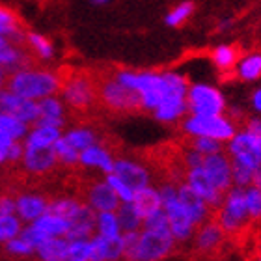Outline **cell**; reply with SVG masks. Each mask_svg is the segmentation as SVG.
Masks as SVG:
<instances>
[{"label": "cell", "instance_id": "cell-1", "mask_svg": "<svg viewBox=\"0 0 261 261\" xmlns=\"http://www.w3.org/2000/svg\"><path fill=\"white\" fill-rule=\"evenodd\" d=\"M62 81H64V76L55 69L24 65V67L8 75L6 86L22 97L41 101L43 97L60 93Z\"/></svg>", "mask_w": 261, "mask_h": 261}, {"label": "cell", "instance_id": "cell-2", "mask_svg": "<svg viewBox=\"0 0 261 261\" xmlns=\"http://www.w3.org/2000/svg\"><path fill=\"white\" fill-rule=\"evenodd\" d=\"M159 189H161V194H163V209L166 211V217H168L170 231L175 237L177 245L191 243L198 226L192 222L187 207L181 201L179 192H177V183L168 181V183H163Z\"/></svg>", "mask_w": 261, "mask_h": 261}, {"label": "cell", "instance_id": "cell-3", "mask_svg": "<svg viewBox=\"0 0 261 261\" xmlns=\"http://www.w3.org/2000/svg\"><path fill=\"white\" fill-rule=\"evenodd\" d=\"M215 220L220 224V228L224 229L226 235L241 233L252 222L250 215H248V207H246L245 189L243 187L233 185L224 194V200L218 205Z\"/></svg>", "mask_w": 261, "mask_h": 261}, {"label": "cell", "instance_id": "cell-4", "mask_svg": "<svg viewBox=\"0 0 261 261\" xmlns=\"http://www.w3.org/2000/svg\"><path fill=\"white\" fill-rule=\"evenodd\" d=\"M60 97L69 110L86 112L97 103L99 84H95V81L86 73H71L62 81Z\"/></svg>", "mask_w": 261, "mask_h": 261}, {"label": "cell", "instance_id": "cell-5", "mask_svg": "<svg viewBox=\"0 0 261 261\" xmlns=\"http://www.w3.org/2000/svg\"><path fill=\"white\" fill-rule=\"evenodd\" d=\"M181 130L189 138L192 136H211L220 142H226L235 135L237 125L231 116L226 114H215V116H196L187 114L181 120Z\"/></svg>", "mask_w": 261, "mask_h": 261}, {"label": "cell", "instance_id": "cell-6", "mask_svg": "<svg viewBox=\"0 0 261 261\" xmlns=\"http://www.w3.org/2000/svg\"><path fill=\"white\" fill-rule=\"evenodd\" d=\"M189 114L196 116H215L226 114L228 101L217 86L209 82H192L187 92Z\"/></svg>", "mask_w": 261, "mask_h": 261}, {"label": "cell", "instance_id": "cell-7", "mask_svg": "<svg viewBox=\"0 0 261 261\" xmlns=\"http://www.w3.org/2000/svg\"><path fill=\"white\" fill-rule=\"evenodd\" d=\"M177 248V241L170 229H140V239L133 261H161Z\"/></svg>", "mask_w": 261, "mask_h": 261}, {"label": "cell", "instance_id": "cell-8", "mask_svg": "<svg viewBox=\"0 0 261 261\" xmlns=\"http://www.w3.org/2000/svg\"><path fill=\"white\" fill-rule=\"evenodd\" d=\"M99 101L116 114H130L140 110V95L123 86L114 76L99 82Z\"/></svg>", "mask_w": 261, "mask_h": 261}, {"label": "cell", "instance_id": "cell-9", "mask_svg": "<svg viewBox=\"0 0 261 261\" xmlns=\"http://www.w3.org/2000/svg\"><path fill=\"white\" fill-rule=\"evenodd\" d=\"M226 153L231 163L243 164L252 170L261 166V140L245 127L235 130V135L226 142Z\"/></svg>", "mask_w": 261, "mask_h": 261}, {"label": "cell", "instance_id": "cell-10", "mask_svg": "<svg viewBox=\"0 0 261 261\" xmlns=\"http://www.w3.org/2000/svg\"><path fill=\"white\" fill-rule=\"evenodd\" d=\"M0 110L6 114L19 118L21 121L34 125L36 120L39 118V103L34 99L22 97L19 93H15L13 90H10L8 86H4L0 90Z\"/></svg>", "mask_w": 261, "mask_h": 261}, {"label": "cell", "instance_id": "cell-11", "mask_svg": "<svg viewBox=\"0 0 261 261\" xmlns=\"http://www.w3.org/2000/svg\"><path fill=\"white\" fill-rule=\"evenodd\" d=\"M183 181L191 187L196 194L201 196V198H203V200H205L207 203L215 209V211H217L218 205L222 203L224 194H226V192H222L217 185H215V183H213L211 177L205 174L203 166H198V168H187L185 175H183Z\"/></svg>", "mask_w": 261, "mask_h": 261}, {"label": "cell", "instance_id": "cell-12", "mask_svg": "<svg viewBox=\"0 0 261 261\" xmlns=\"http://www.w3.org/2000/svg\"><path fill=\"white\" fill-rule=\"evenodd\" d=\"M22 170L30 175H47L58 166V157L53 147H34L24 146L22 155Z\"/></svg>", "mask_w": 261, "mask_h": 261}, {"label": "cell", "instance_id": "cell-13", "mask_svg": "<svg viewBox=\"0 0 261 261\" xmlns=\"http://www.w3.org/2000/svg\"><path fill=\"white\" fill-rule=\"evenodd\" d=\"M203 170L205 174L211 177V181L220 189L222 192H228L233 187V174H231V159L224 151L205 155L203 159Z\"/></svg>", "mask_w": 261, "mask_h": 261}, {"label": "cell", "instance_id": "cell-14", "mask_svg": "<svg viewBox=\"0 0 261 261\" xmlns=\"http://www.w3.org/2000/svg\"><path fill=\"white\" fill-rule=\"evenodd\" d=\"M112 172L120 175L121 179L125 181L133 191H138L142 187L151 185V181H153V175L146 164L138 163L136 159H130V157L116 159L114 170H112Z\"/></svg>", "mask_w": 261, "mask_h": 261}, {"label": "cell", "instance_id": "cell-15", "mask_svg": "<svg viewBox=\"0 0 261 261\" xmlns=\"http://www.w3.org/2000/svg\"><path fill=\"white\" fill-rule=\"evenodd\" d=\"M224 229L220 228V224L217 220H205L203 224H200L198 228H196V233L192 237V246H194V250L198 254H213V252H217L224 243Z\"/></svg>", "mask_w": 261, "mask_h": 261}, {"label": "cell", "instance_id": "cell-16", "mask_svg": "<svg viewBox=\"0 0 261 261\" xmlns=\"http://www.w3.org/2000/svg\"><path fill=\"white\" fill-rule=\"evenodd\" d=\"M88 205L92 207L93 211H116L118 205L121 203L120 196L116 194L114 189L109 185V181L105 179H97L90 183L86 191V198H84Z\"/></svg>", "mask_w": 261, "mask_h": 261}, {"label": "cell", "instance_id": "cell-17", "mask_svg": "<svg viewBox=\"0 0 261 261\" xmlns=\"http://www.w3.org/2000/svg\"><path fill=\"white\" fill-rule=\"evenodd\" d=\"M114 163L116 157L112 155V151L99 142L88 146L86 149H82L81 155H79V166L81 168L95 170V172H101L103 175L110 174L114 170Z\"/></svg>", "mask_w": 261, "mask_h": 261}, {"label": "cell", "instance_id": "cell-18", "mask_svg": "<svg viewBox=\"0 0 261 261\" xmlns=\"http://www.w3.org/2000/svg\"><path fill=\"white\" fill-rule=\"evenodd\" d=\"M49 201L50 200H47V196L41 194V192H32V191L21 192L15 198V203H17L15 215L24 224H32L43 213L49 211Z\"/></svg>", "mask_w": 261, "mask_h": 261}, {"label": "cell", "instance_id": "cell-19", "mask_svg": "<svg viewBox=\"0 0 261 261\" xmlns=\"http://www.w3.org/2000/svg\"><path fill=\"white\" fill-rule=\"evenodd\" d=\"M39 103V118L36 120V125H50L64 129L67 123V105L60 97V93L43 97Z\"/></svg>", "mask_w": 261, "mask_h": 261}, {"label": "cell", "instance_id": "cell-20", "mask_svg": "<svg viewBox=\"0 0 261 261\" xmlns=\"http://www.w3.org/2000/svg\"><path fill=\"white\" fill-rule=\"evenodd\" d=\"M0 65L8 71V75L24 67V65H30L28 47L17 43L8 36H0Z\"/></svg>", "mask_w": 261, "mask_h": 261}, {"label": "cell", "instance_id": "cell-21", "mask_svg": "<svg viewBox=\"0 0 261 261\" xmlns=\"http://www.w3.org/2000/svg\"><path fill=\"white\" fill-rule=\"evenodd\" d=\"M177 192H179L181 201H183V205L187 207V211H189V215H191V218H192V222H194L196 226H200V224H203L205 220H209V218H211L213 207L209 205V203H207L201 196L196 194L191 187L187 185L185 181L177 183Z\"/></svg>", "mask_w": 261, "mask_h": 261}, {"label": "cell", "instance_id": "cell-22", "mask_svg": "<svg viewBox=\"0 0 261 261\" xmlns=\"http://www.w3.org/2000/svg\"><path fill=\"white\" fill-rule=\"evenodd\" d=\"M189 114L187 95H166L163 103L153 110L155 120L161 123H177Z\"/></svg>", "mask_w": 261, "mask_h": 261}, {"label": "cell", "instance_id": "cell-23", "mask_svg": "<svg viewBox=\"0 0 261 261\" xmlns=\"http://www.w3.org/2000/svg\"><path fill=\"white\" fill-rule=\"evenodd\" d=\"M90 245H92V261L123 259L120 239H107V237H101V235L95 233L90 237Z\"/></svg>", "mask_w": 261, "mask_h": 261}, {"label": "cell", "instance_id": "cell-24", "mask_svg": "<svg viewBox=\"0 0 261 261\" xmlns=\"http://www.w3.org/2000/svg\"><path fill=\"white\" fill-rule=\"evenodd\" d=\"M133 203L136 205V209H138V213L142 215V218L149 217L151 213L163 209V194H161V189L153 185L142 187V189L135 191Z\"/></svg>", "mask_w": 261, "mask_h": 261}, {"label": "cell", "instance_id": "cell-25", "mask_svg": "<svg viewBox=\"0 0 261 261\" xmlns=\"http://www.w3.org/2000/svg\"><path fill=\"white\" fill-rule=\"evenodd\" d=\"M0 36H8L17 43L27 45V30L22 27L21 19L10 8L0 4Z\"/></svg>", "mask_w": 261, "mask_h": 261}, {"label": "cell", "instance_id": "cell-26", "mask_svg": "<svg viewBox=\"0 0 261 261\" xmlns=\"http://www.w3.org/2000/svg\"><path fill=\"white\" fill-rule=\"evenodd\" d=\"M64 135V129L60 127H50V125H30L28 135L24 136V146L34 147H53L55 142Z\"/></svg>", "mask_w": 261, "mask_h": 261}, {"label": "cell", "instance_id": "cell-27", "mask_svg": "<svg viewBox=\"0 0 261 261\" xmlns=\"http://www.w3.org/2000/svg\"><path fill=\"white\" fill-rule=\"evenodd\" d=\"M67 237H49L36 250V257L43 261H67Z\"/></svg>", "mask_w": 261, "mask_h": 261}, {"label": "cell", "instance_id": "cell-28", "mask_svg": "<svg viewBox=\"0 0 261 261\" xmlns=\"http://www.w3.org/2000/svg\"><path fill=\"white\" fill-rule=\"evenodd\" d=\"M86 207V201L79 200V198H71V196H62V198H55V200L49 201V211L67 218L71 222L81 217Z\"/></svg>", "mask_w": 261, "mask_h": 261}, {"label": "cell", "instance_id": "cell-29", "mask_svg": "<svg viewBox=\"0 0 261 261\" xmlns=\"http://www.w3.org/2000/svg\"><path fill=\"white\" fill-rule=\"evenodd\" d=\"M34 226H38L41 231L49 235V237H65L67 231L71 228V220L67 218L60 217V215H56L53 211H47L43 213L38 220H34Z\"/></svg>", "mask_w": 261, "mask_h": 261}, {"label": "cell", "instance_id": "cell-30", "mask_svg": "<svg viewBox=\"0 0 261 261\" xmlns=\"http://www.w3.org/2000/svg\"><path fill=\"white\" fill-rule=\"evenodd\" d=\"M95 233L107 239H120L123 233L121 222L116 211H99L95 213Z\"/></svg>", "mask_w": 261, "mask_h": 261}, {"label": "cell", "instance_id": "cell-31", "mask_svg": "<svg viewBox=\"0 0 261 261\" xmlns=\"http://www.w3.org/2000/svg\"><path fill=\"white\" fill-rule=\"evenodd\" d=\"M92 235H95V211L88 205L81 217L71 222V228L65 237L69 241H76V239H90Z\"/></svg>", "mask_w": 261, "mask_h": 261}, {"label": "cell", "instance_id": "cell-32", "mask_svg": "<svg viewBox=\"0 0 261 261\" xmlns=\"http://www.w3.org/2000/svg\"><path fill=\"white\" fill-rule=\"evenodd\" d=\"M235 75L243 82H256L261 79V53L241 56L235 65Z\"/></svg>", "mask_w": 261, "mask_h": 261}, {"label": "cell", "instance_id": "cell-33", "mask_svg": "<svg viewBox=\"0 0 261 261\" xmlns=\"http://www.w3.org/2000/svg\"><path fill=\"white\" fill-rule=\"evenodd\" d=\"M27 47L32 50L41 62L55 60V56H56L55 45H53V41H50L47 36H43L41 32L27 30Z\"/></svg>", "mask_w": 261, "mask_h": 261}, {"label": "cell", "instance_id": "cell-34", "mask_svg": "<svg viewBox=\"0 0 261 261\" xmlns=\"http://www.w3.org/2000/svg\"><path fill=\"white\" fill-rule=\"evenodd\" d=\"M239 50L235 49L233 45H228V43H222V45H217L211 53V62L213 65L217 67L218 71H231L235 69V65H237V60H239Z\"/></svg>", "mask_w": 261, "mask_h": 261}, {"label": "cell", "instance_id": "cell-35", "mask_svg": "<svg viewBox=\"0 0 261 261\" xmlns=\"http://www.w3.org/2000/svg\"><path fill=\"white\" fill-rule=\"evenodd\" d=\"M64 138L71 146H75L79 151H82L88 146L97 142V133L92 127H73V129L64 130Z\"/></svg>", "mask_w": 261, "mask_h": 261}, {"label": "cell", "instance_id": "cell-36", "mask_svg": "<svg viewBox=\"0 0 261 261\" xmlns=\"http://www.w3.org/2000/svg\"><path fill=\"white\" fill-rule=\"evenodd\" d=\"M116 213H118V218H120L123 229H142L144 218H142V215L138 213L133 201H121Z\"/></svg>", "mask_w": 261, "mask_h": 261}, {"label": "cell", "instance_id": "cell-37", "mask_svg": "<svg viewBox=\"0 0 261 261\" xmlns=\"http://www.w3.org/2000/svg\"><path fill=\"white\" fill-rule=\"evenodd\" d=\"M53 149H55L56 157H58V163H60L62 166H67V168L79 166V155H81V151H79L75 146H71L69 142L64 138V135L55 142Z\"/></svg>", "mask_w": 261, "mask_h": 261}, {"label": "cell", "instance_id": "cell-38", "mask_svg": "<svg viewBox=\"0 0 261 261\" xmlns=\"http://www.w3.org/2000/svg\"><path fill=\"white\" fill-rule=\"evenodd\" d=\"M192 13H194V2H192V0H183V2H179L175 8H172V10L166 13L164 22H166V27L177 28V27H181V24H185L192 17Z\"/></svg>", "mask_w": 261, "mask_h": 261}, {"label": "cell", "instance_id": "cell-39", "mask_svg": "<svg viewBox=\"0 0 261 261\" xmlns=\"http://www.w3.org/2000/svg\"><path fill=\"white\" fill-rule=\"evenodd\" d=\"M24 222L17 215H0V245H6L10 239L21 235Z\"/></svg>", "mask_w": 261, "mask_h": 261}, {"label": "cell", "instance_id": "cell-40", "mask_svg": "<svg viewBox=\"0 0 261 261\" xmlns=\"http://www.w3.org/2000/svg\"><path fill=\"white\" fill-rule=\"evenodd\" d=\"M0 129H4L13 140H24V136L30 130V125L21 121L19 118H13V116L6 114V112H0Z\"/></svg>", "mask_w": 261, "mask_h": 261}, {"label": "cell", "instance_id": "cell-41", "mask_svg": "<svg viewBox=\"0 0 261 261\" xmlns=\"http://www.w3.org/2000/svg\"><path fill=\"white\" fill-rule=\"evenodd\" d=\"M4 250L13 257H32L36 256V246L22 235H17L4 245Z\"/></svg>", "mask_w": 261, "mask_h": 261}, {"label": "cell", "instance_id": "cell-42", "mask_svg": "<svg viewBox=\"0 0 261 261\" xmlns=\"http://www.w3.org/2000/svg\"><path fill=\"white\" fill-rule=\"evenodd\" d=\"M67 261H92V245H90V239L69 241V246H67Z\"/></svg>", "mask_w": 261, "mask_h": 261}, {"label": "cell", "instance_id": "cell-43", "mask_svg": "<svg viewBox=\"0 0 261 261\" xmlns=\"http://www.w3.org/2000/svg\"><path fill=\"white\" fill-rule=\"evenodd\" d=\"M191 147L198 149L203 155H213V153L224 151L226 149V144L217 138H211V136H192L191 138Z\"/></svg>", "mask_w": 261, "mask_h": 261}, {"label": "cell", "instance_id": "cell-44", "mask_svg": "<svg viewBox=\"0 0 261 261\" xmlns=\"http://www.w3.org/2000/svg\"><path fill=\"white\" fill-rule=\"evenodd\" d=\"M245 200L248 207V215L252 220H261V189L256 185H248L245 189Z\"/></svg>", "mask_w": 261, "mask_h": 261}, {"label": "cell", "instance_id": "cell-45", "mask_svg": "<svg viewBox=\"0 0 261 261\" xmlns=\"http://www.w3.org/2000/svg\"><path fill=\"white\" fill-rule=\"evenodd\" d=\"M138 239H140V229H123V233L120 237L123 259H135L136 248H138Z\"/></svg>", "mask_w": 261, "mask_h": 261}, {"label": "cell", "instance_id": "cell-46", "mask_svg": "<svg viewBox=\"0 0 261 261\" xmlns=\"http://www.w3.org/2000/svg\"><path fill=\"white\" fill-rule=\"evenodd\" d=\"M105 179L109 181V185L114 189L116 194L120 196L121 201H133V198H135V191H133V189L127 185L125 181L121 179L120 175L114 174V172H110V174L105 175Z\"/></svg>", "mask_w": 261, "mask_h": 261}, {"label": "cell", "instance_id": "cell-47", "mask_svg": "<svg viewBox=\"0 0 261 261\" xmlns=\"http://www.w3.org/2000/svg\"><path fill=\"white\" fill-rule=\"evenodd\" d=\"M231 174H233V185L243 187V189H246L248 185H252V179H254V170L248 168V166L231 163Z\"/></svg>", "mask_w": 261, "mask_h": 261}, {"label": "cell", "instance_id": "cell-48", "mask_svg": "<svg viewBox=\"0 0 261 261\" xmlns=\"http://www.w3.org/2000/svg\"><path fill=\"white\" fill-rule=\"evenodd\" d=\"M142 228H146V229H170V222H168V217H166V211H164V209H159V211L151 213L149 217L144 218Z\"/></svg>", "mask_w": 261, "mask_h": 261}, {"label": "cell", "instance_id": "cell-49", "mask_svg": "<svg viewBox=\"0 0 261 261\" xmlns=\"http://www.w3.org/2000/svg\"><path fill=\"white\" fill-rule=\"evenodd\" d=\"M203 159H205V155L203 153H200L198 149H194V147H187L185 151H183V166L187 168H198V166H201L203 164Z\"/></svg>", "mask_w": 261, "mask_h": 261}, {"label": "cell", "instance_id": "cell-50", "mask_svg": "<svg viewBox=\"0 0 261 261\" xmlns=\"http://www.w3.org/2000/svg\"><path fill=\"white\" fill-rule=\"evenodd\" d=\"M22 155H24V142L13 140L8 147V163H21Z\"/></svg>", "mask_w": 261, "mask_h": 261}, {"label": "cell", "instance_id": "cell-51", "mask_svg": "<svg viewBox=\"0 0 261 261\" xmlns=\"http://www.w3.org/2000/svg\"><path fill=\"white\" fill-rule=\"evenodd\" d=\"M15 198L10 194H0V215H15Z\"/></svg>", "mask_w": 261, "mask_h": 261}, {"label": "cell", "instance_id": "cell-52", "mask_svg": "<svg viewBox=\"0 0 261 261\" xmlns=\"http://www.w3.org/2000/svg\"><path fill=\"white\" fill-rule=\"evenodd\" d=\"M245 129H248L252 135H256L261 140V116H254V118H248L245 123Z\"/></svg>", "mask_w": 261, "mask_h": 261}, {"label": "cell", "instance_id": "cell-53", "mask_svg": "<svg viewBox=\"0 0 261 261\" xmlns=\"http://www.w3.org/2000/svg\"><path fill=\"white\" fill-rule=\"evenodd\" d=\"M250 107H252V110H254L256 114L261 116V86L256 88V90L252 92V95H250Z\"/></svg>", "mask_w": 261, "mask_h": 261}, {"label": "cell", "instance_id": "cell-54", "mask_svg": "<svg viewBox=\"0 0 261 261\" xmlns=\"http://www.w3.org/2000/svg\"><path fill=\"white\" fill-rule=\"evenodd\" d=\"M252 185H256L261 189V166L254 170V179H252Z\"/></svg>", "mask_w": 261, "mask_h": 261}, {"label": "cell", "instance_id": "cell-55", "mask_svg": "<svg viewBox=\"0 0 261 261\" xmlns=\"http://www.w3.org/2000/svg\"><path fill=\"white\" fill-rule=\"evenodd\" d=\"M6 82H8V71H6L4 67L0 65V90L6 86Z\"/></svg>", "mask_w": 261, "mask_h": 261}, {"label": "cell", "instance_id": "cell-56", "mask_svg": "<svg viewBox=\"0 0 261 261\" xmlns=\"http://www.w3.org/2000/svg\"><path fill=\"white\" fill-rule=\"evenodd\" d=\"M231 24H233V22H231V19H226V21H222L220 24H218V30H220V32H224V30L231 28Z\"/></svg>", "mask_w": 261, "mask_h": 261}, {"label": "cell", "instance_id": "cell-57", "mask_svg": "<svg viewBox=\"0 0 261 261\" xmlns=\"http://www.w3.org/2000/svg\"><path fill=\"white\" fill-rule=\"evenodd\" d=\"M93 6H107V4H110L112 0H90Z\"/></svg>", "mask_w": 261, "mask_h": 261}, {"label": "cell", "instance_id": "cell-58", "mask_svg": "<svg viewBox=\"0 0 261 261\" xmlns=\"http://www.w3.org/2000/svg\"><path fill=\"white\" fill-rule=\"evenodd\" d=\"M259 259H261V256H259Z\"/></svg>", "mask_w": 261, "mask_h": 261}, {"label": "cell", "instance_id": "cell-59", "mask_svg": "<svg viewBox=\"0 0 261 261\" xmlns=\"http://www.w3.org/2000/svg\"><path fill=\"white\" fill-rule=\"evenodd\" d=\"M0 112H2V110H0Z\"/></svg>", "mask_w": 261, "mask_h": 261}]
</instances>
